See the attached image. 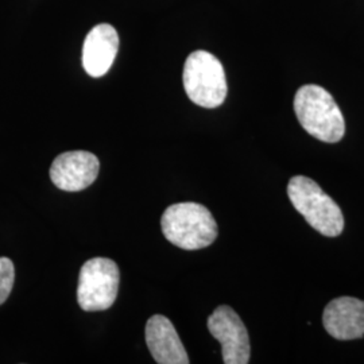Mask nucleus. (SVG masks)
I'll return each instance as SVG.
<instances>
[{
  "instance_id": "nucleus-1",
  "label": "nucleus",
  "mask_w": 364,
  "mask_h": 364,
  "mask_svg": "<svg viewBox=\"0 0 364 364\" xmlns=\"http://www.w3.org/2000/svg\"><path fill=\"white\" fill-rule=\"evenodd\" d=\"M294 111L304 130L326 144H338L346 134L343 114L329 92L318 85L301 87L294 97Z\"/></svg>"
},
{
  "instance_id": "nucleus-2",
  "label": "nucleus",
  "mask_w": 364,
  "mask_h": 364,
  "mask_svg": "<svg viewBox=\"0 0 364 364\" xmlns=\"http://www.w3.org/2000/svg\"><path fill=\"white\" fill-rule=\"evenodd\" d=\"M161 227L170 243L188 251L208 247L219 234L212 213L197 203L170 205L162 215Z\"/></svg>"
},
{
  "instance_id": "nucleus-3",
  "label": "nucleus",
  "mask_w": 364,
  "mask_h": 364,
  "mask_svg": "<svg viewBox=\"0 0 364 364\" xmlns=\"http://www.w3.org/2000/svg\"><path fill=\"white\" fill-rule=\"evenodd\" d=\"M287 195L293 207L316 231L328 237L343 232L344 218L341 209L313 180L305 176L293 177L287 185Z\"/></svg>"
},
{
  "instance_id": "nucleus-4",
  "label": "nucleus",
  "mask_w": 364,
  "mask_h": 364,
  "mask_svg": "<svg viewBox=\"0 0 364 364\" xmlns=\"http://www.w3.org/2000/svg\"><path fill=\"white\" fill-rule=\"evenodd\" d=\"M182 80L188 97L203 108H218L227 97L224 68L213 54L205 50L189 54Z\"/></svg>"
},
{
  "instance_id": "nucleus-5",
  "label": "nucleus",
  "mask_w": 364,
  "mask_h": 364,
  "mask_svg": "<svg viewBox=\"0 0 364 364\" xmlns=\"http://www.w3.org/2000/svg\"><path fill=\"white\" fill-rule=\"evenodd\" d=\"M120 272L108 258L87 260L80 270L77 301L85 312H102L111 308L117 297Z\"/></svg>"
},
{
  "instance_id": "nucleus-6",
  "label": "nucleus",
  "mask_w": 364,
  "mask_h": 364,
  "mask_svg": "<svg viewBox=\"0 0 364 364\" xmlns=\"http://www.w3.org/2000/svg\"><path fill=\"white\" fill-rule=\"evenodd\" d=\"M210 335L221 344L223 362L247 364L250 362V338L243 321L232 308L220 305L209 316Z\"/></svg>"
},
{
  "instance_id": "nucleus-7",
  "label": "nucleus",
  "mask_w": 364,
  "mask_h": 364,
  "mask_svg": "<svg viewBox=\"0 0 364 364\" xmlns=\"http://www.w3.org/2000/svg\"><path fill=\"white\" fill-rule=\"evenodd\" d=\"M99 158L88 151H68L53 161V183L66 192H78L91 186L99 176Z\"/></svg>"
},
{
  "instance_id": "nucleus-8",
  "label": "nucleus",
  "mask_w": 364,
  "mask_h": 364,
  "mask_svg": "<svg viewBox=\"0 0 364 364\" xmlns=\"http://www.w3.org/2000/svg\"><path fill=\"white\" fill-rule=\"evenodd\" d=\"M146 343L158 364H188L189 356L182 346L174 326L168 317L154 314L149 318L146 329Z\"/></svg>"
},
{
  "instance_id": "nucleus-9",
  "label": "nucleus",
  "mask_w": 364,
  "mask_h": 364,
  "mask_svg": "<svg viewBox=\"0 0 364 364\" xmlns=\"http://www.w3.org/2000/svg\"><path fill=\"white\" fill-rule=\"evenodd\" d=\"M323 323L326 332L338 340H353L364 335V301L338 297L324 309Z\"/></svg>"
},
{
  "instance_id": "nucleus-10",
  "label": "nucleus",
  "mask_w": 364,
  "mask_h": 364,
  "mask_svg": "<svg viewBox=\"0 0 364 364\" xmlns=\"http://www.w3.org/2000/svg\"><path fill=\"white\" fill-rule=\"evenodd\" d=\"M119 36L108 23L93 27L82 46V66L92 77H102L117 58Z\"/></svg>"
},
{
  "instance_id": "nucleus-11",
  "label": "nucleus",
  "mask_w": 364,
  "mask_h": 364,
  "mask_svg": "<svg viewBox=\"0 0 364 364\" xmlns=\"http://www.w3.org/2000/svg\"><path fill=\"white\" fill-rule=\"evenodd\" d=\"M15 282V267L10 258H0V305H3L11 294Z\"/></svg>"
}]
</instances>
